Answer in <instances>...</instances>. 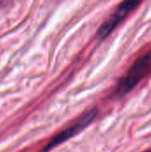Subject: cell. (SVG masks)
Here are the masks:
<instances>
[{
  "mask_svg": "<svg viewBox=\"0 0 151 152\" xmlns=\"http://www.w3.org/2000/svg\"><path fill=\"white\" fill-rule=\"evenodd\" d=\"M98 113H99V110H98V109H95V108L92 109L88 112L85 113L73 125H71L65 130L61 131L53 140H51L49 142V143L44 148L43 152H47L51 151L53 148L61 144L62 142L68 141L69 139L74 137L77 134L82 132L85 128H86L90 124H92L93 122V120L97 118Z\"/></svg>",
  "mask_w": 151,
  "mask_h": 152,
  "instance_id": "cell-3",
  "label": "cell"
},
{
  "mask_svg": "<svg viewBox=\"0 0 151 152\" xmlns=\"http://www.w3.org/2000/svg\"><path fill=\"white\" fill-rule=\"evenodd\" d=\"M150 68L151 50H150L136 59L126 73L120 78L115 91L117 97H124L134 89L142 78L149 73Z\"/></svg>",
  "mask_w": 151,
  "mask_h": 152,
  "instance_id": "cell-1",
  "label": "cell"
},
{
  "mask_svg": "<svg viewBox=\"0 0 151 152\" xmlns=\"http://www.w3.org/2000/svg\"><path fill=\"white\" fill-rule=\"evenodd\" d=\"M141 4L142 2L137 0L122 2L117 7L115 12L112 14H110V16L100 27V28L97 31V37L101 40L105 39Z\"/></svg>",
  "mask_w": 151,
  "mask_h": 152,
  "instance_id": "cell-2",
  "label": "cell"
},
{
  "mask_svg": "<svg viewBox=\"0 0 151 152\" xmlns=\"http://www.w3.org/2000/svg\"><path fill=\"white\" fill-rule=\"evenodd\" d=\"M146 152H151V149H150V150H149L148 151H146Z\"/></svg>",
  "mask_w": 151,
  "mask_h": 152,
  "instance_id": "cell-4",
  "label": "cell"
}]
</instances>
